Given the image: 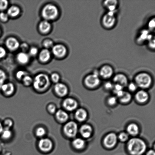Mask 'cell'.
I'll use <instances>...</instances> for the list:
<instances>
[{"mask_svg":"<svg viewBox=\"0 0 155 155\" xmlns=\"http://www.w3.org/2000/svg\"><path fill=\"white\" fill-rule=\"evenodd\" d=\"M114 81L118 84L124 87L127 86L128 80L127 77L124 74H119L115 76L113 79Z\"/></svg>","mask_w":155,"mask_h":155,"instance_id":"14","label":"cell"},{"mask_svg":"<svg viewBox=\"0 0 155 155\" xmlns=\"http://www.w3.org/2000/svg\"><path fill=\"white\" fill-rule=\"evenodd\" d=\"M21 49L23 51H27L28 49V45L26 43H23L22 45H21Z\"/></svg>","mask_w":155,"mask_h":155,"instance_id":"47","label":"cell"},{"mask_svg":"<svg viewBox=\"0 0 155 155\" xmlns=\"http://www.w3.org/2000/svg\"><path fill=\"white\" fill-rule=\"evenodd\" d=\"M129 89L131 91H134L137 89V85L134 83H130L128 86Z\"/></svg>","mask_w":155,"mask_h":155,"instance_id":"44","label":"cell"},{"mask_svg":"<svg viewBox=\"0 0 155 155\" xmlns=\"http://www.w3.org/2000/svg\"><path fill=\"white\" fill-rule=\"evenodd\" d=\"M80 132L81 136L84 138H89L92 134V127L89 124H84L81 127Z\"/></svg>","mask_w":155,"mask_h":155,"instance_id":"15","label":"cell"},{"mask_svg":"<svg viewBox=\"0 0 155 155\" xmlns=\"http://www.w3.org/2000/svg\"><path fill=\"white\" fill-rule=\"evenodd\" d=\"M131 95L130 93L127 92H124V94L120 98V101L123 103H127L131 100Z\"/></svg>","mask_w":155,"mask_h":155,"instance_id":"28","label":"cell"},{"mask_svg":"<svg viewBox=\"0 0 155 155\" xmlns=\"http://www.w3.org/2000/svg\"><path fill=\"white\" fill-rule=\"evenodd\" d=\"M100 80L98 74H91L86 76L84 79V83L87 87L94 88L100 84Z\"/></svg>","mask_w":155,"mask_h":155,"instance_id":"7","label":"cell"},{"mask_svg":"<svg viewBox=\"0 0 155 155\" xmlns=\"http://www.w3.org/2000/svg\"><path fill=\"white\" fill-rule=\"evenodd\" d=\"M56 116L58 121L64 122L68 119L69 116L68 114L64 111L59 110L56 112Z\"/></svg>","mask_w":155,"mask_h":155,"instance_id":"22","label":"cell"},{"mask_svg":"<svg viewBox=\"0 0 155 155\" xmlns=\"http://www.w3.org/2000/svg\"><path fill=\"white\" fill-rule=\"evenodd\" d=\"M20 13V9L16 6H12L8 9L7 14L9 16L15 17L17 16Z\"/></svg>","mask_w":155,"mask_h":155,"instance_id":"27","label":"cell"},{"mask_svg":"<svg viewBox=\"0 0 155 155\" xmlns=\"http://www.w3.org/2000/svg\"><path fill=\"white\" fill-rule=\"evenodd\" d=\"M114 71L111 66L106 65L103 66L100 71V76L104 79L110 78L113 75Z\"/></svg>","mask_w":155,"mask_h":155,"instance_id":"10","label":"cell"},{"mask_svg":"<svg viewBox=\"0 0 155 155\" xmlns=\"http://www.w3.org/2000/svg\"><path fill=\"white\" fill-rule=\"evenodd\" d=\"M114 12H109L103 16L102 22L105 28H112L115 25L116 18L115 16Z\"/></svg>","mask_w":155,"mask_h":155,"instance_id":"5","label":"cell"},{"mask_svg":"<svg viewBox=\"0 0 155 155\" xmlns=\"http://www.w3.org/2000/svg\"><path fill=\"white\" fill-rule=\"evenodd\" d=\"M136 98L137 101L139 102V103H144L148 99V94L144 91H140L137 93L136 95Z\"/></svg>","mask_w":155,"mask_h":155,"instance_id":"18","label":"cell"},{"mask_svg":"<svg viewBox=\"0 0 155 155\" xmlns=\"http://www.w3.org/2000/svg\"><path fill=\"white\" fill-rule=\"evenodd\" d=\"M117 102V98L114 97H110L108 100V103L111 106L114 105L116 104Z\"/></svg>","mask_w":155,"mask_h":155,"instance_id":"37","label":"cell"},{"mask_svg":"<svg viewBox=\"0 0 155 155\" xmlns=\"http://www.w3.org/2000/svg\"><path fill=\"white\" fill-rule=\"evenodd\" d=\"M117 142V137L114 133H110L105 137L103 141L105 146L106 148L111 149L114 147Z\"/></svg>","mask_w":155,"mask_h":155,"instance_id":"8","label":"cell"},{"mask_svg":"<svg viewBox=\"0 0 155 155\" xmlns=\"http://www.w3.org/2000/svg\"><path fill=\"white\" fill-rule=\"evenodd\" d=\"M136 85L143 89L149 87L151 86L152 79L151 75L146 72H141L135 77Z\"/></svg>","mask_w":155,"mask_h":155,"instance_id":"3","label":"cell"},{"mask_svg":"<svg viewBox=\"0 0 155 155\" xmlns=\"http://www.w3.org/2000/svg\"><path fill=\"white\" fill-rule=\"evenodd\" d=\"M105 87L107 90H110L113 89L114 86L110 82H108L106 83L104 85Z\"/></svg>","mask_w":155,"mask_h":155,"instance_id":"46","label":"cell"},{"mask_svg":"<svg viewBox=\"0 0 155 155\" xmlns=\"http://www.w3.org/2000/svg\"><path fill=\"white\" fill-rule=\"evenodd\" d=\"M127 150L131 155H142L147 149V145L142 140L134 138L129 141L127 144Z\"/></svg>","mask_w":155,"mask_h":155,"instance_id":"1","label":"cell"},{"mask_svg":"<svg viewBox=\"0 0 155 155\" xmlns=\"http://www.w3.org/2000/svg\"><path fill=\"white\" fill-rule=\"evenodd\" d=\"M3 130H4V129H3L2 124L0 123V134H1L2 133Z\"/></svg>","mask_w":155,"mask_h":155,"instance_id":"50","label":"cell"},{"mask_svg":"<svg viewBox=\"0 0 155 155\" xmlns=\"http://www.w3.org/2000/svg\"><path fill=\"white\" fill-rule=\"evenodd\" d=\"M118 4V1L116 0H107L104 2V6L109 12H115Z\"/></svg>","mask_w":155,"mask_h":155,"instance_id":"19","label":"cell"},{"mask_svg":"<svg viewBox=\"0 0 155 155\" xmlns=\"http://www.w3.org/2000/svg\"><path fill=\"white\" fill-rule=\"evenodd\" d=\"M6 46L11 51H15L19 48V43L17 39L11 37L7 39L6 42Z\"/></svg>","mask_w":155,"mask_h":155,"instance_id":"16","label":"cell"},{"mask_svg":"<svg viewBox=\"0 0 155 155\" xmlns=\"http://www.w3.org/2000/svg\"><path fill=\"white\" fill-rule=\"evenodd\" d=\"M54 91L59 96H65L68 93V88L66 85L63 84L58 83L54 86Z\"/></svg>","mask_w":155,"mask_h":155,"instance_id":"13","label":"cell"},{"mask_svg":"<svg viewBox=\"0 0 155 155\" xmlns=\"http://www.w3.org/2000/svg\"><path fill=\"white\" fill-rule=\"evenodd\" d=\"M6 79V75L5 73L0 69V86L4 84V82Z\"/></svg>","mask_w":155,"mask_h":155,"instance_id":"33","label":"cell"},{"mask_svg":"<svg viewBox=\"0 0 155 155\" xmlns=\"http://www.w3.org/2000/svg\"><path fill=\"white\" fill-rule=\"evenodd\" d=\"M64 132L68 137L73 138L76 136L78 132L77 124L74 121H69L65 124Z\"/></svg>","mask_w":155,"mask_h":155,"instance_id":"6","label":"cell"},{"mask_svg":"<svg viewBox=\"0 0 155 155\" xmlns=\"http://www.w3.org/2000/svg\"><path fill=\"white\" fill-rule=\"evenodd\" d=\"M127 131L128 134L132 136H136L139 133V127L136 124H130L127 126Z\"/></svg>","mask_w":155,"mask_h":155,"instance_id":"21","label":"cell"},{"mask_svg":"<svg viewBox=\"0 0 155 155\" xmlns=\"http://www.w3.org/2000/svg\"><path fill=\"white\" fill-rule=\"evenodd\" d=\"M149 27L151 29L154 28L155 27V21L154 19L151 20L149 23Z\"/></svg>","mask_w":155,"mask_h":155,"instance_id":"48","label":"cell"},{"mask_svg":"<svg viewBox=\"0 0 155 155\" xmlns=\"http://www.w3.org/2000/svg\"><path fill=\"white\" fill-rule=\"evenodd\" d=\"M0 19L4 22L7 21L8 19V15L5 13L2 12L0 13Z\"/></svg>","mask_w":155,"mask_h":155,"instance_id":"40","label":"cell"},{"mask_svg":"<svg viewBox=\"0 0 155 155\" xmlns=\"http://www.w3.org/2000/svg\"><path fill=\"white\" fill-rule=\"evenodd\" d=\"M38 52V50L37 48H32L30 49L29 51L30 55L32 56H35L37 54Z\"/></svg>","mask_w":155,"mask_h":155,"instance_id":"43","label":"cell"},{"mask_svg":"<svg viewBox=\"0 0 155 155\" xmlns=\"http://www.w3.org/2000/svg\"><path fill=\"white\" fill-rule=\"evenodd\" d=\"M27 75L26 73L24 71H20L17 72L16 76L17 78L19 80L23 79V78Z\"/></svg>","mask_w":155,"mask_h":155,"instance_id":"36","label":"cell"},{"mask_svg":"<svg viewBox=\"0 0 155 155\" xmlns=\"http://www.w3.org/2000/svg\"><path fill=\"white\" fill-rule=\"evenodd\" d=\"M0 86L2 90L6 95H12L14 92V86L12 83L4 84Z\"/></svg>","mask_w":155,"mask_h":155,"instance_id":"17","label":"cell"},{"mask_svg":"<svg viewBox=\"0 0 155 155\" xmlns=\"http://www.w3.org/2000/svg\"><path fill=\"white\" fill-rule=\"evenodd\" d=\"M118 138L121 142H125L128 139V134L127 133H125V132H122L119 134Z\"/></svg>","mask_w":155,"mask_h":155,"instance_id":"31","label":"cell"},{"mask_svg":"<svg viewBox=\"0 0 155 155\" xmlns=\"http://www.w3.org/2000/svg\"><path fill=\"white\" fill-rule=\"evenodd\" d=\"M51 80L54 83H58L60 80V77L58 74L54 73L52 74L51 76Z\"/></svg>","mask_w":155,"mask_h":155,"instance_id":"38","label":"cell"},{"mask_svg":"<svg viewBox=\"0 0 155 155\" xmlns=\"http://www.w3.org/2000/svg\"><path fill=\"white\" fill-rule=\"evenodd\" d=\"M6 54L5 50L2 47H0V58L4 57L6 55Z\"/></svg>","mask_w":155,"mask_h":155,"instance_id":"45","label":"cell"},{"mask_svg":"<svg viewBox=\"0 0 155 155\" xmlns=\"http://www.w3.org/2000/svg\"><path fill=\"white\" fill-rule=\"evenodd\" d=\"M17 59L19 63L25 64L28 63L29 57L28 54L24 52L19 53L17 56Z\"/></svg>","mask_w":155,"mask_h":155,"instance_id":"23","label":"cell"},{"mask_svg":"<svg viewBox=\"0 0 155 155\" xmlns=\"http://www.w3.org/2000/svg\"><path fill=\"white\" fill-rule=\"evenodd\" d=\"M51 55V53L48 49H44L41 51L39 54V59L42 62H46L49 60Z\"/></svg>","mask_w":155,"mask_h":155,"instance_id":"25","label":"cell"},{"mask_svg":"<svg viewBox=\"0 0 155 155\" xmlns=\"http://www.w3.org/2000/svg\"><path fill=\"white\" fill-rule=\"evenodd\" d=\"M123 87H124L121 85L118 84H115L114 86L113 87L115 93L119 92V91H122Z\"/></svg>","mask_w":155,"mask_h":155,"instance_id":"42","label":"cell"},{"mask_svg":"<svg viewBox=\"0 0 155 155\" xmlns=\"http://www.w3.org/2000/svg\"><path fill=\"white\" fill-rule=\"evenodd\" d=\"M146 155H155V151L153 150H150L147 153Z\"/></svg>","mask_w":155,"mask_h":155,"instance_id":"49","label":"cell"},{"mask_svg":"<svg viewBox=\"0 0 155 155\" xmlns=\"http://www.w3.org/2000/svg\"><path fill=\"white\" fill-rule=\"evenodd\" d=\"M48 110L50 113H54L56 110V106L54 104H51L48 106Z\"/></svg>","mask_w":155,"mask_h":155,"instance_id":"41","label":"cell"},{"mask_svg":"<svg viewBox=\"0 0 155 155\" xmlns=\"http://www.w3.org/2000/svg\"><path fill=\"white\" fill-rule=\"evenodd\" d=\"M13 123L11 120L8 119L6 120L4 123L5 129H9L13 126Z\"/></svg>","mask_w":155,"mask_h":155,"instance_id":"39","label":"cell"},{"mask_svg":"<svg viewBox=\"0 0 155 155\" xmlns=\"http://www.w3.org/2000/svg\"><path fill=\"white\" fill-rule=\"evenodd\" d=\"M49 79L45 74H41L35 77L33 81V86L36 91H44L49 86Z\"/></svg>","mask_w":155,"mask_h":155,"instance_id":"2","label":"cell"},{"mask_svg":"<svg viewBox=\"0 0 155 155\" xmlns=\"http://www.w3.org/2000/svg\"><path fill=\"white\" fill-rule=\"evenodd\" d=\"M72 145L76 149L81 150L85 147V142L83 140L80 138H77L73 141Z\"/></svg>","mask_w":155,"mask_h":155,"instance_id":"26","label":"cell"},{"mask_svg":"<svg viewBox=\"0 0 155 155\" xmlns=\"http://www.w3.org/2000/svg\"><path fill=\"white\" fill-rule=\"evenodd\" d=\"M58 14V11L57 8L51 4L47 5L43 8L42 12V17L48 20L55 19Z\"/></svg>","mask_w":155,"mask_h":155,"instance_id":"4","label":"cell"},{"mask_svg":"<svg viewBox=\"0 0 155 155\" xmlns=\"http://www.w3.org/2000/svg\"><path fill=\"white\" fill-rule=\"evenodd\" d=\"M52 52L54 56L58 58L64 57L67 53V49L62 45H57L53 46Z\"/></svg>","mask_w":155,"mask_h":155,"instance_id":"11","label":"cell"},{"mask_svg":"<svg viewBox=\"0 0 155 155\" xmlns=\"http://www.w3.org/2000/svg\"><path fill=\"white\" fill-rule=\"evenodd\" d=\"M24 84L26 86H29L33 82L32 79L28 75H26L22 79Z\"/></svg>","mask_w":155,"mask_h":155,"instance_id":"30","label":"cell"},{"mask_svg":"<svg viewBox=\"0 0 155 155\" xmlns=\"http://www.w3.org/2000/svg\"><path fill=\"white\" fill-rule=\"evenodd\" d=\"M38 146L41 151L48 152L52 149L53 143L51 140L48 138H44L39 141Z\"/></svg>","mask_w":155,"mask_h":155,"instance_id":"9","label":"cell"},{"mask_svg":"<svg viewBox=\"0 0 155 155\" xmlns=\"http://www.w3.org/2000/svg\"><path fill=\"white\" fill-rule=\"evenodd\" d=\"M51 28V25L48 21H42L39 25V28L42 33H47L49 31Z\"/></svg>","mask_w":155,"mask_h":155,"instance_id":"24","label":"cell"},{"mask_svg":"<svg viewBox=\"0 0 155 155\" xmlns=\"http://www.w3.org/2000/svg\"><path fill=\"white\" fill-rule=\"evenodd\" d=\"M45 133H46V131L43 127H38L36 130V134L39 137H41L45 136Z\"/></svg>","mask_w":155,"mask_h":155,"instance_id":"32","label":"cell"},{"mask_svg":"<svg viewBox=\"0 0 155 155\" xmlns=\"http://www.w3.org/2000/svg\"><path fill=\"white\" fill-rule=\"evenodd\" d=\"M8 4V2L6 0H0V10H5Z\"/></svg>","mask_w":155,"mask_h":155,"instance_id":"35","label":"cell"},{"mask_svg":"<svg viewBox=\"0 0 155 155\" xmlns=\"http://www.w3.org/2000/svg\"><path fill=\"white\" fill-rule=\"evenodd\" d=\"M44 46L46 48H53L54 46V43L52 41L49 40V39H47L44 42Z\"/></svg>","mask_w":155,"mask_h":155,"instance_id":"34","label":"cell"},{"mask_svg":"<svg viewBox=\"0 0 155 155\" xmlns=\"http://www.w3.org/2000/svg\"><path fill=\"white\" fill-rule=\"evenodd\" d=\"M2 137L4 139H8L11 137L12 132L10 129H5L1 133Z\"/></svg>","mask_w":155,"mask_h":155,"instance_id":"29","label":"cell"},{"mask_svg":"<svg viewBox=\"0 0 155 155\" xmlns=\"http://www.w3.org/2000/svg\"><path fill=\"white\" fill-rule=\"evenodd\" d=\"M75 116L77 120L79 121H83L87 117V112L84 109H78L75 112Z\"/></svg>","mask_w":155,"mask_h":155,"instance_id":"20","label":"cell"},{"mask_svg":"<svg viewBox=\"0 0 155 155\" xmlns=\"http://www.w3.org/2000/svg\"><path fill=\"white\" fill-rule=\"evenodd\" d=\"M0 32H1V30H0Z\"/></svg>","mask_w":155,"mask_h":155,"instance_id":"51","label":"cell"},{"mask_svg":"<svg viewBox=\"0 0 155 155\" xmlns=\"http://www.w3.org/2000/svg\"><path fill=\"white\" fill-rule=\"evenodd\" d=\"M64 107L68 111L75 110L78 106V103L75 100L72 98L66 99L63 103Z\"/></svg>","mask_w":155,"mask_h":155,"instance_id":"12","label":"cell"}]
</instances>
